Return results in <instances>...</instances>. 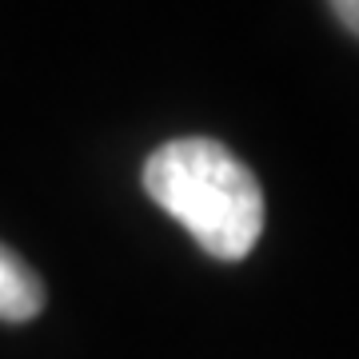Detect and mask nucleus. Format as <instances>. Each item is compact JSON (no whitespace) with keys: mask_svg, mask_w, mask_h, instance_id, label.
<instances>
[{"mask_svg":"<svg viewBox=\"0 0 359 359\" xmlns=\"http://www.w3.org/2000/svg\"><path fill=\"white\" fill-rule=\"evenodd\" d=\"M144 192L216 259H244L264 231V188L240 156L208 136L160 144L144 164Z\"/></svg>","mask_w":359,"mask_h":359,"instance_id":"f257e3e1","label":"nucleus"},{"mask_svg":"<svg viewBox=\"0 0 359 359\" xmlns=\"http://www.w3.org/2000/svg\"><path fill=\"white\" fill-rule=\"evenodd\" d=\"M332 4V13L339 16V25L351 32V36H359V0H327Z\"/></svg>","mask_w":359,"mask_h":359,"instance_id":"7ed1b4c3","label":"nucleus"},{"mask_svg":"<svg viewBox=\"0 0 359 359\" xmlns=\"http://www.w3.org/2000/svg\"><path fill=\"white\" fill-rule=\"evenodd\" d=\"M44 308V283L25 259L0 244V320L25 323Z\"/></svg>","mask_w":359,"mask_h":359,"instance_id":"f03ea898","label":"nucleus"}]
</instances>
